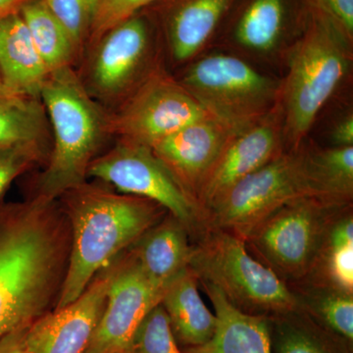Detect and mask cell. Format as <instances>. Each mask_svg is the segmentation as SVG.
<instances>
[{"label":"cell","mask_w":353,"mask_h":353,"mask_svg":"<svg viewBox=\"0 0 353 353\" xmlns=\"http://www.w3.org/2000/svg\"><path fill=\"white\" fill-rule=\"evenodd\" d=\"M71 248L57 201L0 203V339L57 305Z\"/></svg>","instance_id":"6da1fadb"},{"label":"cell","mask_w":353,"mask_h":353,"mask_svg":"<svg viewBox=\"0 0 353 353\" xmlns=\"http://www.w3.org/2000/svg\"><path fill=\"white\" fill-rule=\"evenodd\" d=\"M69 221L71 248L54 308L75 301L99 272L157 224L167 210L157 202L83 183L59 197Z\"/></svg>","instance_id":"7a4b0ae2"},{"label":"cell","mask_w":353,"mask_h":353,"mask_svg":"<svg viewBox=\"0 0 353 353\" xmlns=\"http://www.w3.org/2000/svg\"><path fill=\"white\" fill-rule=\"evenodd\" d=\"M303 8L301 29L281 70L279 104L287 150H297L309 138L320 113L350 74L353 59V41L327 18Z\"/></svg>","instance_id":"3957f363"},{"label":"cell","mask_w":353,"mask_h":353,"mask_svg":"<svg viewBox=\"0 0 353 353\" xmlns=\"http://www.w3.org/2000/svg\"><path fill=\"white\" fill-rule=\"evenodd\" d=\"M39 99L50 124L52 146L36 196L57 201L87 182L90 164L112 136L109 111L88 94L74 67L50 72Z\"/></svg>","instance_id":"277c9868"},{"label":"cell","mask_w":353,"mask_h":353,"mask_svg":"<svg viewBox=\"0 0 353 353\" xmlns=\"http://www.w3.org/2000/svg\"><path fill=\"white\" fill-rule=\"evenodd\" d=\"M174 74L209 117L232 134L263 119L279 102L281 77L222 50H209Z\"/></svg>","instance_id":"5b68a950"},{"label":"cell","mask_w":353,"mask_h":353,"mask_svg":"<svg viewBox=\"0 0 353 353\" xmlns=\"http://www.w3.org/2000/svg\"><path fill=\"white\" fill-rule=\"evenodd\" d=\"M194 239L190 268L199 282L213 285L236 308L265 316L299 308L294 290L248 252L241 236L204 228Z\"/></svg>","instance_id":"8992f818"},{"label":"cell","mask_w":353,"mask_h":353,"mask_svg":"<svg viewBox=\"0 0 353 353\" xmlns=\"http://www.w3.org/2000/svg\"><path fill=\"white\" fill-rule=\"evenodd\" d=\"M350 206L321 197L296 199L260 221L243 240L285 284L301 282L314 268L332 223Z\"/></svg>","instance_id":"52a82bcc"},{"label":"cell","mask_w":353,"mask_h":353,"mask_svg":"<svg viewBox=\"0 0 353 353\" xmlns=\"http://www.w3.org/2000/svg\"><path fill=\"white\" fill-rule=\"evenodd\" d=\"M81 61L82 71L77 73L88 94L113 110L165 63L157 32L143 11L88 46Z\"/></svg>","instance_id":"ba28073f"},{"label":"cell","mask_w":353,"mask_h":353,"mask_svg":"<svg viewBox=\"0 0 353 353\" xmlns=\"http://www.w3.org/2000/svg\"><path fill=\"white\" fill-rule=\"evenodd\" d=\"M309 196L330 201L315 182L304 141L234 185L206 212L204 228L225 230L243 239L281 206Z\"/></svg>","instance_id":"9c48e42d"},{"label":"cell","mask_w":353,"mask_h":353,"mask_svg":"<svg viewBox=\"0 0 353 353\" xmlns=\"http://www.w3.org/2000/svg\"><path fill=\"white\" fill-rule=\"evenodd\" d=\"M97 179L122 194L150 199L182 222L194 238L204 229L199 202L176 180L152 148L118 139L90 164L88 178Z\"/></svg>","instance_id":"30bf717a"},{"label":"cell","mask_w":353,"mask_h":353,"mask_svg":"<svg viewBox=\"0 0 353 353\" xmlns=\"http://www.w3.org/2000/svg\"><path fill=\"white\" fill-rule=\"evenodd\" d=\"M208 116L162 63L112 112V136L152 148L181 128Z\"/></svg>","instance_id":"8fae6325"},{"label":"cell","mask_w":353,"mask_h":353,"mask_svg":"<svg viewBox=\"0 0 353 353\" xmlns=\"http://www.w3.org/2000/svg\"><path fill=\"white\" fill-rule=\"evenodd\" d=\"M303 15L301 0H238L213 48L263 70H282L285 51L299 34Z\"/></svg>","instance_id":"7c38bea8"},{"label":"cell","mask_w":353,"mask_h":353,"mask_svg":"<svg viewBox=\"0 0 353 353\" xmlns=\"http://www.w3.org/2000/svg\"><path fill=\"white\" fill-rule=\"evenodd\" d=\"M238 0H157L143 12L152 21L172 73L212 50Z\"/></svg>","instance_id":"4fadbf2b"},{"label":"cell","mask_w":353,"mask_h":353,"mask_svg":"<svg viewBox=\"0 0 353 353\" xmlns=\"http://www.w3.org/2000/svg\"><path fill=\"white\" fill-rule=\"evenodd\" d=\"M164 289L150 280L131 253L112 262L105 307L83 353L130 352L143 318L161 303Z\"/></svg>","instance_id":"5bb4252c"},{"label":"cell","mask_w":353,"mask_h":353,"mask_svg":"<svg viewBox=\"0 0 353 353\" xmlns=\"http://www.w3.org/2000/svg\"><path fill=\"white\" fill-rule=\"evenodd\" d=\"M285 150L284 120L278 102L263 119L232 134L228 141L197 196L204 217L234 185Z\"/></svg>","instance_id":"9a60e30c"},{"label":"cell","mask_w":353,"mask_h":353,"mask_svg":"<svg viewBox=\"0 0 353 353\" xmlns=\"http://www.w3.org/2000/svg\"><path fill=\"white\" fill-rule=\"evenodd\" d=\"M112 263L99 272L73 303L32 322L25 353H83L105 307Z\"/></svg>","instance_id":"2e32d148"},{"label":"cell","mask_w":353,"mask_h":353,"mask_svg":"<svg viewBox=\"0 0 353 353\" xmlns=\"http://www.w3.org/2000/svg\"><path fill=\"white\" fill-rule=\"evenodd\" d=\"M232 134L204 116L158 141L152 150L197 201L202 183Z\"/></svg>","instance_id":"e0dca14e"},{"label":"cell","mask_w":353,"mask_h":353,"mask_svg":"<svg viewBox=\"0 0 353 353\" xmlns=\"http://www.w3.org/2000/svg\"><path fill=\"white\" fill-rule=\"evenodd\" d=\"M187 228L167 213L131 246L130 253L146 277L161 289L189 267L192 245Z\"/></svg>","instance_id":"ac0fdd59"},{"label":"cell","mask_w":353,"mask_h":353,"mask_svg":"<svg viewBox=\"0 0 353 353\" xmlns=\"http://www.w3.org/2000/svg\"><path fill=\"white\" fill-rule=\"evenodd\" d=\"M214 307L217 327L212 338L185 353H272L269 316L236 308L213 285L199 282Z\"/></svg>","instance_id":"d6986e66"},{"label":"cell","mask_w":353,"mask_h":353,"mask_svg":"<svg viewBox=\"0 0 353 353\" xmlns=\"http://www.w3.org/2000/svg\"><path fill=\"white\" fill-rule=\"evenodd\" d=\"M50 75L20 13L0 19V76L14 94L39 99Z\"/></svg>","instance_id":"ffe728a7"},{"label":"cell","mask_w":353,"mask_h":353,"mask_svg":"<svg viewBox=\"0 0 353 353\" xmlns=\"http://www.w3.org/2000/svg\"><path fill=\"white\" fill-rule=\"evenodd\" d=\"M199 285V278L188 267L167 287L160 303L176 340L188 347L208 343L217 327V317L204 303Z\"/></svg>","instance_id":"44dd1931"},{"label":"cell","mask_w":353,"mask_h":353,"mask_svg":"<svg viewBox=\"0 0 353 353\" xmlns=\"http://www.w3.org/2000/svg\"><path fill=\"white\" fill-rule=\"evenodd\" d=\"M272 353H348L343 340L303 309L269 316Z\"/></svg>","instance_id":"7402d4cb"},{"label":"cell","mask_w":353,"mask_h":353,"mask_svg":"<svg viewBox=\"0 0 353 353\" xmlns=\"http://www.w3.org/2000/svg\"><path fill=\"white\" fill-rule=\"evenodd\" d=\"M20 15L50 73L65 67L75 68L80 63V54L71 37L44 0L30 2Z\"/></svg>","instance_id":"603a6c76"},{"label":"cell","mask_w":353,"mask_h":353,"mask_svg":"<svg viewBox=\"0 0 353 353\" xmlns=\"http://www.w3.org/2000/svg\"><path fill=\"white\" fill-rule=\"evenodd\" d=\"M315 182L325 197L350 205L353 199V146H321L305 139Z\"/></svg>","instance_id":"cb8c5ba5"},{"label":"cell","mask_w":353,"mask_h":353,"mask_svg":"<svg viewBox=\"0 0 353 353\" xmlns=\"http://www.w3.org/2000/svg\"><path fill=\"white\" fill-rule=\"evenodd\" d=\"M292 290L299 299V307L324 328L352 343L353 294L314 284Z\"/></svg>","instance_id":"d4e9b609"},{"label":"cell","mask_w":353,"mask_h":353,"mask_svg":"<svg viewBox=\"0 0 353 353\" xmlns=\"http://www.w3.org/2000/svg\"><path fill=\"white\" fill-rule=\"evenodd\" d=\"M48 116L41 99H27L15 105H0V148L43 143L48 141Z\"/></svg>","instance_id":"484cf974"},{"label":"cell","mask_w":353,"mask_h":353,"mask_svg":"<svg viewBox=\"0 0 353 353\" xmlns=\"http://www.w3.org/2000/svg\"><path fill=\"white\" fill-rule=\"evenodd\" d=\"M130 353H183L161 303L143 318L132 338Z\"/></svg>","instance_id":"4316f807"},{"label":"cell","mask_w":353,"mask_h":353,"mask_svg":"<svg viewBox=\"0 0 353 353\" xmlns=\"http://www.w3.org/2000/svg\"><path fill=\"white\" fill-rule=\"evenodd\" d=\"M44 2L68 32L82 59L90 38L97 0H44Z\"/></svg>","instance_id":"83f0119b"},{"label":"cell","mask_w":353,"mask_h":353,"mask_svg":"<svg viewBox=\"0 0 353 353\" xmlns=\"http://www.w3.org/2000/svg\"><path fill=\"white\" fill-rule=\"evenodd\" d=\"M46 145L23 143L0 148V203L15 179L46 157Z\"/></svg>","instance_id":"f1b7e54d"},{"label":"cell","mask_w":353,"mask_h":353,"mask_svg":"<svg viewBox=\"0 0 353 353\" xmlns=\"http://www.w3.org/2000/svg\"><path fill=\"white\" fill-rule=\"evenodd\" d=\"M155 1L157 0H97L87 48L111 28L141 12Z\"/></svg>","instance_id":"f546056e"},{"label":"cell","mask_w":353,"mask_h":353,"mask_svg":"<svg viewBox=\"0 0 353 353\" xmlns=\"http://www.w3.org/2000/svg\"><path fill=\"white\" fill-rule=\"evenodd\" d=\"M304 8L331 21L353 41V0H301Z\"/></svg>","instance_id":"4dcf8cb0"},{"label":"cell","mask_w":353,"mask_h":353,"mask_svg":"<svg viewBox=\"0 0 353 353\" xmlns=\"http://www.w3.org/2000/svg\"><path fill=\"white\" fill-rule=\"evenodd\" d=\"M328 137L331 146H353L352 108L339 114L329 126Z\"/></svg>","instance_id":"1f68e13d"},{"label":"cell","mask_w":353,"mask_h":353,"mask_svg":"<svg viewBox=\"0 0 353 353\" xmlns=\"http://www.w3.org/2000/svg\"><path fill=\"white\" fill-rule=\"evenodd\" d=\"M29 326L21 327L0 339V353H25L26 336Z\"/></svg>","instance_id":"d6a6232c"},{"label":"cell","mask_w":353,"mask_h":353,"mask_svg":"<svg viewBox=\"0 0 353 353\" xmlns=\"http://www.w3.org/2000/svg\"><path fill=\"white\" fill-rule=\"evenodd\" d=\"M32 1L34 0H0V19L12 14L20 13L23 7Z\"/></svg>","instance_id":"836d02e7"},{"label":"cell","mask_w":353,"mask_h":353,"mask_svg":"<svg viewBox=\"0 0 353 353\" xmlns=\"http://www.w3.org/2000/svg\"><path fill=\"white\" fill-rule=\"evenodd\" d=\"M29 99H24L19 95L14 94L10 88H7L1 76H0V105H15V104H21Z\"/></svg>","instance_id":"e575fe53"},{"label":"cell","mask_w":353,"mask_h":353,"mask_svg":"<svg viewBox=\"0 0 353 353\" xmlns=\"http://www.w3.org/2000/svg\"><path fill=\"white\" fill-rule=\"evenodd\" d=\"M121 353H130V352H121Z\"/></svg>","instance_id":"d590c367"}]
</instances>
